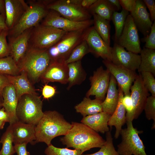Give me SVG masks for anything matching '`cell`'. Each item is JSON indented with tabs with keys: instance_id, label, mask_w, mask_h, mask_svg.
<instances>
[{
	"instance_id": "6",
	"label": "cell",
	"mask_w": 155,
	"mask_h": 155,
	"mask_svg": "<svg viewBox=\"0 0 155 155\" xmlns=\"http://www.w3.org/2000/svg\"><path fill=\"white\" fill-rule=\"evenodd\" d=\"M86 29L66 32L55 44L47 49L52 61L65 62L74 48L84 40Z\"/></svg>"
},
{
	"instance_id": "34",
	"label": "cell",
	"mask_w": 155,
	"mask_h": 155,
	"mask_svg": "<svg viewBox=\"0 0 155 155\" xmlns=\"http://www.w3.org/2000/svg\"><path fill=\"white\" fill-rule=\"evenodd\" d=\"M129 14V12L123 9L120 12L116 11L113 14L111 20L115 29V42H117L122 32L126 19Z\"/></svg>"
},
{
	"instance_id": "53",
	"label": "cell",
	"mask_w": 155,
	"mask_h": 155,
	"mask_svg": "<svg viewBox=\"0 0 155 155\" xmlns=\"http://www.w3.org/2000/svg\"><path fill=\"white\" fill-rule=\"evenodd\" d=\"M3 98L2 95L0 94V108L3 107Z\"/></svg>"
},
{
	"instance_id": "28",
	"label": "cell",
	"mask_w": 155,
	"mask_h": 155,
	"mask_svg": "<svg viewBox=\"0 0 155 155\" xmlns=\"http://www.w3.org/2000/svg\"><path fill=\"white\" fill-rule=\"evenodd\" d=\"M102 102L96 98L92 100L86 97L75 106V108L77 112L80 113L84 117L102 112Z\"/></svg>"
},
{
	"instance_id": "42",
	"label": "cell",
	"mask_w": 155,
	"mask_h": 155,
	"mask_svg": "<svg viewBox=\"0 0 155 155\" xmlns=\"http://www.w3.org/2000/svg\"><path fill=\"white\" fill-rule=\"evenodd\" d=\"M56 93V89L52 86L45 84L42 90V95L44 98L49 99L54 96Z\"/></svg>"
},
{
	"instance_id": "37",
	"label": "cell",
	"mask_w": 155,
	"mask_h": 155,
	"mask_svg": "<svg viewBox=\"0 0 155 155\" xmlns=\"http://www.w3.org/2000/svg\"><path fill=\"white\" fill-rule=\"evenodd\" d=\"M44 152L46 155H82L83 154L79 150H71L67 148H57L51 144L45 149Z\"/></svg>"
},
{
	"instance_id": "5",
	"label": "cell",
	"mask_w": 155,
	"mask_h": 155,
	"mask_svg": "<svg viewBox=\"0 0 155 155\" xmlns=\"http://www.w3.org/2000/svg\"><path fill=\"white\" fill-rule=\"evenodd\" d=\"M42 101L38 94H26L18 99L16 115L19 121L36 125L44 115Z\"/></svg>"
},
{
	"instance_id": "48",
	"label": "cell",
	"mask_w": 155,
	"mask_h": 155,
	"mask_svg": "<svg viewBox=\"0 0 155 155\" xmlns=\"http://www.w3.org/2000/svg\"><path fill=\"white\" fill-rule=\"evenodd\" d=\"M10 84L9 79L6 75L0 74V94L1 93L3 89Z\"/></svg>"
},
{
	"instance_id": "41",
	"label": "cell",
	"mask_w": 155,
	"mask_h": 155,
	"mask_svg": "<svg viewBox=\"0 0 155 155\" xmlns=\"http://www.w3.org/2000/svg\"><path fill=\"white\" fill-rule=\"evenodd\" d=\"M142 41L145 43V47L147 49H155V21L152 26L149 35L142 39Z\"/></svg>"
},
{
	"instance_id": "51",
	"label": "cell",
	"mask_w": 155,
	"mask_h": 155,
	"mask_svg": "<svg viewBox=\"0 0 155 155\" xmlns=\"http://www.w3.org/2000/svg\"><path fill=\"white\" fill-rule=\"evenodd\" d=\"M0 14L6 17V9L5 0H0Z\"/></svg>"
},
{
	"instance_id": "47",
	"label": "cell",
	"mask_w": 155,
	"mask_h": 155,
	"mask_svg": "<svg viewBox=\"0 0 155 155\" xmlns=\"http://www.w3.org/2000/svg\"><path fill=\"white\" fill-rule=\"evenodd\" d=\"M27 143L14 144V146L17 155H30L27 150Z\"/></svg>"
},
{
	"instance_id": "35",
	"label": "cell",
	"mask_w": 155,
	"mask_h": 155,
	"mask_svg": "<svg viewBox=\"0 0 155 155\" xmlns=\"http://www.w3.org/2000/svg\"><path fill=\"white\" fill-rule=\"evenodd\" d=\"M89 53L90 51L87 43L84 40L74 48L65 63L67 64L81 60L86 55Z\"/></svg>"
},
{
	"instance_id": "4",
	"label": "cell",
	"mask_w": 155,
	"mask_h": 155,
	"mask_svg": "<svg viewBox=\"0 0 155 155\" xmlns=\"http://www.w3.org/2000/svg\"><path fill=\"white\" fill-rule=\"evenodd\" d=\"M26 2L27 8L17 24L8 30L7 38L15 37L40 24L49 12L45 0H30Z\"/></svg>"
},
{
	"instance_id": "43",
	"label": "cell",
	"mask_w": 155,
	"mask_h": 155,
	"mask_svg": "<svg viewBox=\"0 0 155 155\" xmlns=\"http://www.w3.org/2000/svg\"><path fill=\"white\" fill-rule=\"evenodd\" d=\"M122 102L126 111V119L129 115L132 110V102L130 94L124 95Z\"/></svg>"
},
{
	"instance_id": "20",
	"label": "cell",
	"mask_w": 155,
	"mask_h": 155,
	"mask_svg": "<svg viewBox=\"0 0 155 155\" xmlns=\"http://www.w3.org/2000/svg\"><path fill=\"white\" fill-rule=\"evenodd\" d=\"M6 9L5 23L8 30L19 21L28 8L24 0H5Z\"/></svg>"
},
{
	"instance_id": "14",
	"label": "cell",
	"mask_w": 155,
	"mask_h": 155,
	"mask_svg": "<svg viewBox=\"0 0 155 155\" xmlns=\"http://www.w3.org/2000/svg\"><path fill=\"white\" fill-rule=\"evenodd\" d=\"M102 62L106 69L114 78L117 85L121 88L124 95L130 94L131 86L138 75L135 71L115 65L108 60H103Z\"/></svg>"
},
{
	"instance_id": "24",
	"label": "cell",
	"mask_w": 155,
	"mask_h": 155,
	"mask_svg": "<svg viewBox=\"0 0 155 155\" xmlns=\"http://www.w3.org/2000/svg\"><path fill=\"white\" fill-rule=\"evenodd\" d=\"M6 75L10 83L15 88L18 100L22 96L25 94H37L25 72L21 71L20 74L15 76Z\"/></svg>"
},
{
	"instance_id": "19",
	"label": "cell",
	"mask_w": 155,
	"mask_h": 155,
	"mask_svg": "<svg viewBox=\"0 0 155 155\" xmlns=\"http://www.w3.org/2000/svg\"><path fill=\"white\" fill-rule=\"evenodd\" d=\"M32 28L24 31L15 37L7 38L10 55L12 57L17 65L28 49L29 40Z\"/></svg>"
},
{
	"instance_id": "49",
	"label": "cell",
	"mask_w": 155,
	"mask_h": 155,
	"mask_svg": "<svg viewBox=\"0 0 155 155\" xmlns=\"http://www.w3.org/2000/svg\"><path fill=\"white\" fill-rule=\"evenodd\" d=\"M0 121L9 122L8 115L3 107L0 108Z\"/></svg>"
},
{
	"instance_id": "27",
	"label": "cell",
	"mask_w": 155,
	"mask_h": 155,
	"mask_svg": "<svg viewBox=\"0 0 155 155\" xmlns=\"http://www.w3.org/2000/svg\"><path fill=\"white\" fill-rule=\"evenodd\" d=\"M68 68V85L69 90L73 86L81 84L85 80L87 74L83 68L81 60L67 64Z\"/></svg>"
},
{
	"instance_id": "15",
	"label": "cell",
	"mask_w": 155,
	"mask_h": 155,
	"mask_svg": "<svg viewBox=\"0 0 155 155\" xmlns=\"http://www.w3.org/2000/svg\"><path fill=\"white\" fill-rule=\"evenodd\" d=\"M110 75L109 71L102 66L98 68L90 78L91 87L86 93V97L94 96L95 98L103 101L109 87Z\"/></svg>"
},
{
	"instance_id": "44",
	"label": "cell",
	"mask_w": 155,
	"mask_h": 155,
	"mask_svg": "<svg viewBox=\"0 0 155 155\" xmlns=\"http://www.w3.org/2000/svg\"><path fill=\"white\" fill-rule=\"evenodd\" d=\"M136 0H119L122 9L131 12L135 9Z\"/></svg>"
},
{
	"instance_id": "12",
	"label": "cell",
	"mask_w": 155,
	"mask_h": 155,
	"mask_svg": "<svg viewBox=\"0 0 155 155\" xmlns=\"http://www.w3.org/2000/svg\"><path fill=\"white\" fill-rule=\"evenodd\" d=\"M128 51L140 53L141 50L138 30L129 14L126 19L122 33L117 43Z\"/></svg>"
},
{
	"instance_id": "32",
	"label": "cell",
	"mask_w": 155,
	"mask_h": 155,
	"mask_svg": "<svg viewBox=\"0 0 155 155\" xmlns=\"http://www.w3.org/2000/svg\"><path fill=\"white\" fill-rule=\"evenodd\" d=\"M2 146L0 151V155H13L16 153L14 146L10 125L7 127L0 139Z\"/></svg>"
},
{
	"instance_id": "22",
	"label": "cell",
	"mask_w": 155,
	"mask_h": 155,
	"mask_svg": "<svg viewBox=\"0 0 155 155\" xmlns=\"http://www.w3.org/2000/svg\"><path fill=\"white\" fill-rule=\"evenodd\" d=\"M1 95L3 98V107L7 113L9 125L19 121L16 115L18 99L13 85L10 83L3 89Z\"/></svg>"
},
{
	"instance_id": "9",
	"label": "cell",
	"mask_w": 155,
	"mask_h": 155,
	"mask_svg": "<svg viewBox=\"0 0 155 155\" xmlns=\"http://www.w3.org/2000/svg\"><path fill=\"white\" fill-rule=\"evenodd\" d=\"M47 8L55 11L62 16L71 20L81 22L91 19L88 11L70 3L68 0H45Z\"/></svg>"
},
{
	"instance_id": "18",
	"label": "cell",
	"mask_w": 155,
	"mask_h": 155,
	"mask_svg": "<svg viewBox=\"0 0 155 155\" xmlns=\"http://www.w3.org/2000/svg\"><path fill=\"white\" fill-rule=\"evenodd\" d=\"M130 13L138 30L144 37L148 36L150 33L153 23L143 1L136 0L135 7Z\"/></svg>"
},
{
	"instance_id": "13",
	"label": "cell",
	"mask_w": 155,
	"mask_h": 155,
	"mask_svg": "<svg viewBox=\"0 0 155 155\" xmlns=\"http://www.w3.org/2000/svg\"><path fill=\"white\" fill-rule=\"evenodd\" d=\"M84 40L87 43L90 53L97 57L111 61L112 47L104 41L93 26L85 30Z\"/></svg>"
},
{
	"instance_id": "55",
	"label": "cell",
	"mask_w": 155,
	"mask_h": 155,
	"mask_svg": "<svg viewBox=\"0 0 155 155\" xmlns=\"http://www.w3.org/2000/svg\"><path fill=\"white\" fill-rule=\"evenodd\" d=\"M2 30H1V29H0V33L1 32V31Z\"/></svg>"
},
{
	"instance_id": "33",
	"label": "cell",
	"mask_w": 155,
	"mask_h": 155,
	"mask_svg": "<svg viewBox=\"0 0 155 155\" xmlns=\"http://www.w3.org/2000/svg\"><path fill=\"white\" fill-rule=\"evenodd\" d=\"M20 73L17 65L11 56L0 58V74L15 76Z\"/></svg>"
},
{
	"instance_id": "17",
	"label": "cell",
	"mask_w": 155,
	"mask_h": 155,
	"mask_svg": "<svg viewBox=\"0 0 155 155\" xmlns=\"http://www.w3.org/2000/svg\"><path fill=\"white\" fill-rule=\"evenodd\" d=\"M68 68L64 62L52 61L41 77L43 83L58 82L62 84H67Z\"/></svg>"
},
{
	"instance_id": "38",
	"label": "cell",
	"mask_w": 155,
	"mask_h": 155,
	"mask_svg": "<svg viewBox=\"0 0 155 155\" xmlns=\"http://www.w3.org/2000/svg\"><path fill=\"white\" fill-rule=\"evenodd\" d=\"M146 117L148 120H153V123L152 129L155 128V96L148 97L144 108Z\"/></svg>"
},
{
	"instance_id": "36",
	"label": "cell",
	"mask_w": 155,
	"mask_h": 155,
	"mask_svg": "<svg viewBox=\"0 0 155 155\" xmlns=\"http://www.w3.org/2000/svg\"><path fill=\"white\" fill-rule=\"evenodd\" d=\"M105 143L98 152L91 154L82 155H120L114 146L113 138L111 131L106 133Z\"/></svg>"
},
{
	"instance_id": "39",
	"label": "cell",
	"mask_w": 155,
	"mask_h": 155,
	"mask_svg": "<svg viewBox=\"0 0 155 155\" xmlns=\"http://www.w3.org/2000/svg\"><path fill=\"white\" fill-rule=\"evenodd\" d=\"M144 85L151 96H155V79L154 75L148 72H142L140 73Z\"/></svg>"
},
{
	"instance_id": "25",
	"label": "cell",
	"mask_w": 155,
	"mask_h": 155,
	"mask_svg": "<svg viewBox=\"0 0 155 155\" xmlns=\"http://www.w3.org/2000/svg\"><path fill=\"white\" fill-rule=\"evenodd\" d=\"M111 116L102 111L83 117L81 122L97 132L104 133L109 131L108 123Z\"/></svg>"
},
{
	"instance_id": "11",
	"label": "cell",
	"mask_w": 155,
	"mask_h": 155,
	"mask_svg": "<svg viewBox=\"0 0 155 155\" xmlns=\"http://www.w3.org/2000/svg\"><path fill=\"white\" fill-rule=\"evenodd\" d=\"M130 90L132 110L126 119V122H132L138 117L144 110L147 98L150 95L144 85L140 73L133 82Z\"/></svg>"
},
{
	"instance_id": "31",
	"label": "cell",
	"mask_w": 155,
	"mask_h": 155,
	"mask_svg": "<svg viewBox=\"0 0 155 155\" xmlns=\"http://www.w3.org/2000/svg\"><path fill=\"white\" fill-rule=\"evenodd\" d=\"M92 16H93V26L95 29L104 41L110 46V21L95 14Z\"/></svg>"
},
{
	"instance_id": "10",
	"label": "cell",
	"mask_w": 155,
	"mask_h": 155,
	"mask_svg": "<svg viewBox=\"0 0 155 155\" xmlns=\"http://www.w3.org/2000/svg\"><path fill=\"white\" fill-rule=\"evenodd\" d=\"M40 24L68 32L86 29L93 24V21L91 19L81 22L73 21L62 16L55 11L49 10Z\"/></svg>"
},
{
	"instance_id": "52",
	"label": "cell",
	"mask_w": 155,
	"mask_h": 155,
	"mask_svg": "<svg viewBox=\"0 0 155 155\" xmlns=\"http://www.w3.org/2000/svg\"><path fill=\"white\" fill-rule=\"evenodd\" d=\"M108 1L117 9V11L121 9V6L119 0H108Z\"/></svg>"
},
{
	"instance_id": "50",
	"label": "cell",
	"mask_w": 155,
	"mask_h": 155,
	"mask_svg": "<svg viewBox=\"0 0 155 155\" xmlns=\"http://www.w3.org/2000/svg\"><path fill=\"white\" fill-rule=\"evenodd\" d=\"M6 17L0 14V29L2 30H8L5 23Z\"/></svg>"
},
{
	"instance_id": "1",
	"label": "cell",
	"mask_w": 155,
	"mask_h": 155,
	"mask_svg": "<svg viewBox=\"0 0 155 155\" xmlns=\"http://www.w3.org/2000/svg\"><path fill=\"white\" fill-rule=\"evenodd\" d=\"M72 127V125L55 111L44 112V115L35 126L36 139L32 143L44 142L50 145L52 140L56 137L65 135Z\"/></svg>"
},
{
	"instance_id": "54",
	"label": "cell",
	"mask_w": 155,
	"mask_h": 155,
	"mask_svg": "<svg viewBox=\"0 0 155 155\" xmlns=\"http://www.w3.org/2000/svg\"><path fill=\"white\" fill-rule=\"evenodd\" d=\"M5 122L0 121V129H2L3 128Z\"/></svg>"
},
{
	"instance_id": "29",
	"label": "cell",
	"mask_w": 155,
	"mask_h": 155,
	"mask_svg": "<svg viewBox=\"0 0 155 155\" xmlns=\"http://www.w3.org/2000/svg\"><path fill=\"white\" fill-rule=\"evenodd\" d=\"M88 10L92 16L95 14L110 21L113 13L117 11L116 8L108 0H96Z\"/></svg>"
},
{
	"instance_id": "40",
	"label": "cell",
	"mask_w": 155,
	"mask_h": 155,
	"mask_svg": "<svg viewBox=\"0 0 155 155\" xmlns=\"http://www.w3.org/2000/svg\"><path fill=\"white\" fill-rule=\"evenodd\" d=\"M8 30H2L0 33V58L10 55V50L7 38Z\"/></svg>"
},
{
	"instance_id": "45",
	"label": "cell",
	"mask_w": 155,
	"mask_h": 155,
	"mask_svg": "<svg viewBox=\"0 0 155 155\" xmlns=\"http://www.w3.org/2000/svg\"><path fill=\"white\" fill-rule=\"evenodd\" d=\"M68 0L70 3L87 10L96 1V0Z\"/></svg>"
},
{
	"instance_id": "23",
	"label": "cell",
	"mask_w": 155,
	"mask_h": 155,
	"mask_svg": "<svg viewBox=\"0 0 155 155\" xmlns=\"http://www.w3.org/2000/svg\"><path fill=\"white\" fill-rule=\"evenodd\" d=\"M119 99L117 106L108 122V125L111 127L114 126L116 128L114 137L117 139L120 135L122 127L126 123V111L122 102L124 96L121 87L118 85Z\"/></svg>"
},
{
	"instance_id": "30",
	"label": "cell",
	"mask_w": 155,
	"mask_h": 155,
	"mask_svg": "<svg viewBox=\"0 0 155 155\" xmlns=\"http://www.w3.org/2000/svg\"><path fill=\"white\" fill-rule=\"evenodd\" d=\"M141 61L138 70L140 73L148 72L155 75V50L144 47L140 52Z\"/></svg>"
},
{
	"instance_id": "2",
	"label": "cell",
	"mask_w": 155,
	"mask_h": 155,
	"mask_svg": "<svg viewBox=\"0 0 155 155\" xmlns=\"http://www.w3.org/2000/svg\"><path fill=\"white\" fill-rule=\"evenodd\" d=\"M72 127L60 141L67 148L72 147L83 153L94 148H100L105 143L97 132L82 123L72 122Z\"/></svg>"
},
{
	"instance_id": "16",
	"label": "cell",
	"mask_w": 155,
	"mask_h": 155,
	"mask_svg": "<svg viewBox=\"0 0 155 155\" xmlns=\"http://www.w3.org/2000/svg\"><path fill=\"white\" fill-rule=\"evenodd\" d=\"M141 61L140 55L127 51L125 48L114 42L111 52V62L113 64L135 71L138 69Z\"/></svg>"
},
{
	"instance_id": "7",
	"label": "cell",
	"mask_w": 155,
	"mask_h": 155,
	"mask_svg": "<svg viewBox=\"0 0 155 155\" xmlns=\"http://www.w3.org/2000/svg\"><path fill=\"white\" fill-rule=\"evenodd\" d=\"M66 32L62 30L40 24L32 28L29 47L47 50L55 44Z\"/></svg>"
},
{
	"instance_id": "26",
	"label": "cell",
	"mask_w": 155,
	"mask_h": 155,
	"mask_svg": "<svg viewBox=\"0 0 155 155\" xmlns=\"http://www.w3.org/2000/svg\"><path fill=\"white\" fill-rule=\"evenodd\" d=\"M117 85L116 80L113 76L111 75L106 96L102 103V111L111 115L115 111L119 101V93Z\"/></svg>"
},
{
	"instance_id": "3",
	"label": "cell",
	"mask_w": 155,
	"mask_h": 155,
	"mask_svg": "<svg viewBox=\"0 0 155 155\" xmlns=\"http://www.w3.org/2000/svg\"><path fill=\"white\" fill-rule=\"evenodd\" d=\"M51 61L47 49H39L29 46L17 65L20 72H25L31 83H35L40 80Z\"/></svg>"
},
{
	"instance_id": "56",
	"label": "cell",
	"mask_w": 155,
	"mask_h": 155,
	"mask_svg": "<svg viewBox=\"0 0 155 155\" xmlns=\"http://www.w3.org/2000/svg\"><path fill=\"white\" fill-rule=\"evenodd\" d=\"M0 143H1V142H0Z\"/></svg>"
},
{
	"instance_id": "46",
	"label": "cell",
	"mask_w": 155,
	"mask_h": 155,
	"mask_svg": "<svg viewBox=\"0 0 155 155\" xmlns=\"http://www.w3.org/2000/svg\"><path fill=\"white\" fill-rule=\"evenodd\" d=\"M143 1L150 12V16L151 21L155 20V1L154 0H143Z\"/></svg>"
},
{
	"instance_id": "21",
	"label": "cell",
	"mask_w": 155,
	"mask_h": 155,
	"mask_svg": "<svg viewBox=\"0 0 155 155\" xmlns=\"http://www.w3.org/2000/svg\"><path fill=\"white\" fill-rule=\"evenodd\" d=\"M10 125L14 144L28 143L32 144L36 140V125L20 121Z\"/></svg>"
},
{
	"instance_id": "8",
	"label": "cell",
	"mask_w": 155,
	"mask_h": 155,
	"mask_svg": "<svg viewBox=\"0 0 155 155\" xmlns=\"http://www.w3.org/2000/svg\"><path fill=\"white\" fill-rule=\"evenodd\" d=\"M127 127L121 130V142L117 145L120 155H147L145 147L139 134L143 132L134 128L132 122L126 121Z\"/></svg>"
}]
</instances>
